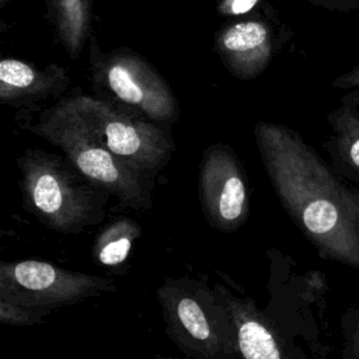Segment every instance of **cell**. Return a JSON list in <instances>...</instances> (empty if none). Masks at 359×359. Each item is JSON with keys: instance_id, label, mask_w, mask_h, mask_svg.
I'll list each match as a JSON object with an SVG mask.
<instances>
[{"instance_id": "6da1fadb", "label": "cell", "mask_w": 359, "mask_h": 359, "mask_svg": "<svg viewBox=\"0 0 359 359\" xmlns=\"http://www.w3.org/2000/svg\"><path fill=\"white\" fill-rule=\"evenodd\" d=\"M254 133L271 184L294 224L323 258L359 271V227L348 187L297 132L259 122Z\"/></svg>"}, {"instance_id": "7a4b0ae2", "label": "cell", "mask_w": 359, "mask_h": 359, "mask_svg": "<svg viewBox=\"0 0 359 359\" xmlns=\"http://www.w3.org/2000/svg\"><path fill=\"white\" fill-rule=\"evenodd\" d=\"M20 191L27 210L59 233H80L104 215L107 191L81 175L70 161L27 150L18 158Z\"/></svg>"}, {"instance_id": "3957f363", "label": "cell", "mask_w": 359, "mask_h": 359, "mask_svg": "<svg viewBox=\"0 0 359 359\" xmlns=\"http://www.w3.org/2000/svg\"><path fill=\"white\" fill-rule=\"evenodd\" d=\"M32 130L57 146L81 175L121 205L137 210L151 206V182L146 174L109 151L66 100L43 114Z\"/></svg>"}, {"instance_id": "277c9868", "label": "cell", "mask_w": 359, "mask_h": 359, "mask_svg": "<svg viewBox=\"0 0 359 359\" xmlns=\"http://www.w3.org/2000/svg\"><path fill=\"white\" fill-rule=\"evenodd\" d=\"M66 101L93 135L128 165L151 174L170 160L172 143L153 123L123 112L101 98L77 95Z\"/></svg>"}, {"instance_id": "5b68a950", "label": "cell", "mask_w": 359, "mask_h": 359, "mask_svg": "<svg viewBox=\"0 0 359 359\" xmlns=\"http://www.w3.org/2000/svg\"><path fill=\"white\" fill-rule=\"evenodd\" d=\"M111 279L63 269L46 261L1 262L0 297L39 310H50L114 290Z\"/></svg>"}, {"instance_id": "8992f818", "label": "cell", "mask_w": 359, "mask_h": 359, "mask_svg": "<svg viewBox=\"0 0 359 359\" xmlns=\"http://www.w3.org/2000/svg\"><path fill=\"white\" fill-rule=\"evenodd\" d=\"M168 335L194 359H234L236 346L231 330L224 331L195 294L171 280L157 292Z\"/></svg>"}, {"instance_id": "52a82bcc", "label": "cell", "mask_w": 359, "mask_h": 359, "mask_svg": "<svg viewBox=\"0 0 359 359\" xmlns=\"http://www.w3.org/2000/svg\"><path fill=\"white\" fill-rule=\"evenodd\" d=\"M198 189L202 210L213 229L230 233L247 222V177L236 153L227 144H213L205 151Z\"/></svg>"}, {"instance_id": "ba28073f", "label": "cell", "mask_w": 359, "mask_h": 359, "mask_svg": "<svg viewBox=\"0 0 359 359\" xmlns=\"http://www.w3.org/2000/svg\"><path fill=\"white\" fill-rule=\"evenodd\" d=\"M100 70L107 88L146 116L154 121H170L177 115V102L168 84L139 56L109 55Z\"/></svg>"}, {"instance_id": "9c48e42d", "label": "cell", "mask_w": 359, "mask_h": 359, "mask_svg": "<svg viewBox=\"0 0 359 359\" xmlns=\"http://www.w3.org/2000/svg\"><path fill=\"white\" fill-rule=\"evenodd\" d=\"M215 296L227 313L241 359H292L280 332L251 300L237 297L220 285L215 287Z\"/></svg>"}, {"instance_id": "30bf717a", "label": "cell", "mask_w": 359, "mask_h": 359, "mask_svg": "<svg viewBox=\"0 0 359 359\" xmlns=\"http://www.w3.org/2000/svg\"><path fill=\"white\" fill-rule=\"evenodd\" d=\"M217 49L236 74L255 76L271 57V32L259 21L238 22L219 35Z\"/></svg>"}, {"instance_id": "8fae6325", "label": "cell", "mask_w": 359, "mask_h": 359, "mask_svg": "<svg viewBox=\"0 0 359 359\" xmlns=\"http://www.w3.org/2000/svg\"><path fill=\"white\" fill-rule=\"evenodd\" d=\"M332 135L327 149L334 171L359 182V87L351 88L328 114Z\"/></svg>"}, {"instance_id": "7c38bea8", "label": "cell", "mask_w": 359, "mask_h": 359, "mask_svg": "<svg viewBox=\"0 0 359 359\" xmlns=\"http://www.w3.org/2000/svg\"><path fill=\"white\" fill-rule=\"evenodd\" d=\"M65 74L57 66H50L42 72L17 59H3L0 62V98L11 102L22 98H36L56 91Z\"/></svg>"}, {"instance_id": "4fadbf2b", "label": "cell", "mask_w": 359, "mask_h": 359, "mask_svg": "<svg viewBox=\"0 0 359 359\" xmlns=\"http://www.w3.org/2000/svg\"><path fill=\"white\" fill-rule=\"evenodd\" d=\"M142 227L130 217H116L105 224L97 234L93 245V258L100 266L115 268L122 265Z\"/></svg>"}, {"instance_id": "5bb4252c", "label": "cell", "mask_w": 359, "mask_h": 359, "mask_svg": "<svg viewBox=\"0 0 359 359\" xmlns=\"http://www.w3.org/2000/svg\"><path fill=\"white\" fill-rule=\"evenodd\" d=\"M59 38L66 50L76 57L91 24V0H52Z\"/></svg>"}, {"instance_id": "9a60e30c", "label": "cell", "mask_w": 359, "mask_h": 359, "mask_svg": "<svg viewBox=\"0 0 359 359\" xmlns=\"http://www.w3.org/2000/svg\"><path fill=\"white\" fill-rule=\"evenodd\" d=\"M341 324L344 359H359V309H349Z\"/></svg>"}, {"instance_id": "2e32d148", "label": "cell", "mask_w": 359, "mask_h": 359, "mask_svg": "<svg viewBox=\"0 0 359 359\" xmlns=\"http://www.w3.org/2000/svg\"><path fill=\"white\" fill-rule=\"evenodd\" d=\"M35 311H45L39 309H28L15 303H11L0 297V323L7 325H32L42 321L41 314Z\"/></svg>"}, {"instance_id": "e0dca14e", "label": "cell", "mask_w": 359, "mask_h": 359, "mask_svg": "<svg viewBox=\"0 0 359 359\" xmlns=\"http://www.w3.org/2000/svg\"><path fill=\"white\" fill-rule=\"evenodd\" d=\"M332 86L339 90H351V88H358L359 87V63L351 67L348 72L342 73L338 76L334 81Z\"/></svg>"}, {"instance_id": "ac0fdd59", "label": "cell", "mask_w": 359, "mask_h": 359, "mask_svg": "<svg viewBox=\"0 0 359 359\" xmlns=\"http://www.w3.org/2000/svg\"><path fill=\"white\" fill-rule=\"evenodd\" d=\"M313 1L337 11H352L359 8V0H313Z\"/></svg>"}, {"instance_id": "d6986e66", "label": "cell", "mask_w": 359, "mask_h": 359, "mask_svg": "<svg viewBox=\"0 0 359 359\" xmlns=\"http://www.w3.org/2000/svg\"><path fill=\"white\" fill-rule=\"evenodd\" d=\"M257 0H227L223 6V13H230V14H241L248 11Z\"/></svg>"}, {"instance_id": "ffe728a7", "label": "cell", "mask_w": 359, "mask_h": 359, "mask_svg": "<svg viewBox=\"0 0 359 359\" xmlns=\"http://www.w3.org/2000/svg\"><path fill=\"white\" fill-rule=\"evenodd\" d=\"M348 202H349V206L353 212L356 224L359 227V191L358 189L348 188Z\"/></svg>"}, {"instance_id": "44dd1931", "label": "cell", "mask_w": 359, "mask_h": 359, "mask_svg": "<svg viewBox=\"0 0 359 359\" xmlns=\"http://www.w3.org/2000/svg\"><path fill=\"white\" fill-rule=\"evenodd\" d=\"M160 359H180V358H160ZM187 359H189V358H187ZM191 359H194V358H191Z\"/></svg>"}, {"instance_id": "7402d4cb", "label": "cell", "mask_w": 359, "mask_h": 359, "mask_svg": "<svg viewBox=\"0 0 359 359\" xmlns=\"http://www.w3.org/2000/svg\"><path fill=\"white\" fill-rule=\"evenodd\" d=\"M7 1H8V0H0V4H1V6H4Z\"/></svg>"}]
</instances>
